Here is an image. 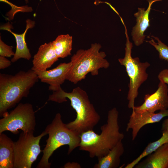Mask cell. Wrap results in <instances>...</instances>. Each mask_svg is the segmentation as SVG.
<instances>
[{"mask_svg": "<svg viewBox=\"0 0 168 168\" xmlns=\"http://www.w3.org/2000/svg\"><path fill=\"white\" fill-rule=\"evenodd\" d=\"M161 137L156 141L149 143L141 154L125 168H133L144 157L154 152L159 147L168 143V130L162 131Z\"/></svg>", "mask_w": 168, "mask_h": 168, "instance_id": "d6986e66", "label": "cell"}, {"mask_svg": "<svg viewBox=\"0 0 168 168\" xmlns=\"http://www.w3.org/2000/svg\"><path fill=\"white\" fill-rule=\"evenodd\" d=\"M71 66V62L60 63L56 67L49 70H34L40 81L49 85V90H57L66 80L68 73Z\"/></svg>", "mask_w": 168, "mask_h": 168, "instance_id": "8fae6325", "label": "cell"}, {"mask_svg": "<svg viewBox=\"0 0 168 168\" xmlns=\"http://www.w3.org/2000/svg\"><path fill=\"white\" fill-rule=\"evenodd\" d=\"M26 26L24 32L21 34H17L12 31L11 25L7 24L3 26L2 29L7 30L11 33L15 37L16 42V49L15 55L11 59L12 62L14 63L21 58L28 60L30 59L31 55L28 48L25 40V36L28 30L34 27L35 22L30 19L26 21Z\"/></svg>", "mask_w": 168, "mask_h": 168, "instance_id": "5bb4252c", "label": "cell"}, {"mask_svg": "<svg viewBox=\"0 0 168 168\" xmlns=\"http://www.w3.org/2000/svg\"><path fill=\"white\" fill-rule=\"evenodd\" d=\"M168 116V110L160 111L158 113L145 111L137 112L134 110L127 123L126 131L132 129V140H134L141 129L145 125L160 122L163 118Z\"/></svg>", "mask_w": 168, "mask_h": 168, "instance_id": "30bf717a", "label": "cell"}, {"mask_svg": "<svg viewBox=\"0 0 168 168\" xmlns=\"http://www.w3.org/2000/svg\"><path fill=\"white\" fill-rule=\"evenodd\" d=\"M124 147L122 141L119 142L106 155L97 158L98 161L94 168H117L119 166L120 157L124 152Z\"/></svg>", "mask_w": 168, "mask_h": 168, "instance_id": "e0dca14e", "label": "cell"}, {"mask_svg": "<svg viewBox=\"0 0 168 168\" xmlns=\"http://www.w3.org/2000/svg\"><path fill=\"white\" fill-rule=\"evenodd\" d=\"M151 37L154 38L157 42H156L152 38H150V36H148L147 37L150 38L151 40L146 41V42L153 46L157 51L160 59L168 62V46L162 42L158 37L153 35H151Z\"/></svg>", "mask_w": 168, "mask_h": 168, "instance_id": "ffe728a7", "label": "cell"}, {"mask_svg": "<svg viewBox=\"0 0 168 168\" xmlns=\"http://www.w3.org/2000/svg\"><path fill=\"white\" fill-rule=\"evenodd\" d=\"M119 112L113 108L108 112L107 123L100 127V134L93 130L82 133L79 149L89 153L91 158H97L107 154L124 138V135L119 131L118 123Z\"/></svg>", "mask_w": 168, "mask_h": 168, "instance_id": "7a4b0ae2", "label": "cell"}, {"mask_svg": "<svg viewBox=\"0 0 168 168\" xmlns=\"http://www.w3.org/2000/svg\"><path fill=\"white\" fill-rule=\"evenodd\" d=\"M144 100L141 105L134 106L132 110L137 112L147 111L155 113L158 110H168V87L167 84L160 81L157 90L151 94H146Z\"/></svg>", "mask_w": 168, "mask_h": 168, "instance_id": "9c48e42d", "label": "cell"}, {"mask_svg": "<svg viewBox=\"0 0 168 168\" xmlns=\"http://www.w3.org/2000/svg\"><path fill=\"white\" fill-rule=\"evenodd\" d=\"M125 30L126 41L125 54L123 58L118 61L121 65L124 66L129 78L127 99L128 107L133 109L134 107L135 99L138 95V90L141 85L147 80L148 74L146 72L150 64L147 62H141L138 57L133 58L131 56L133 44L129 40L126 27L123 21H121Z\"/></svg>", "mask_w": 168, "mask_h": 168, "instance_id": "8992f818", "label": "cell"}, {"mask_svg": "<svg viewBox=\"0 0 168 168\" xmlns=\"http://www.w3.org/2000/svg\"><path fill=\"white\" fill-rule=\"evenodd\" d=\"M11 62L5 57L0 56V69H3L9 67Z\"/></svg>", "mask_w": 168, "mask_h": 168, "instance_id": "603a6c76", "label": "cell"}, {"mask_svg": "<svg viewBox=\"0 0 168 168\" xmlns=\"http://www.w3.org/2000/svg\"><path fill=\"white\" fill-rule=\"evenodd\" d=\"M64 168H81V165L78 163L73 162H67L63 166Z\"/></svg>", "mask_w": 168, "mask_h": 168, "instance_id": "cb8c5ba5", "label": "cell"}, {"mask_svg": "<svg viewBox=\"0 0 168 168\" xmlns=\"http://www.w3.org/2000/svg\"><path fill=\"white\" fill-rule=\"evenodd\" d=\"M161 130L162 131L168 130V118L163 121Z\"/></svg>", "mask_w": 168, "mask_h": 168, "instance_id": "d4e9b609", "label": "cell"}, {"mask_svg": "<svg viewBox=\"0 0 168 168\" xmlns=\"http://www.w3.org/2000/svg\"><path fill=\"white\" fill-rule=\"evenodd\" d=\"M26 2V3H27L28 2V0H24Z\"/></svg>", "mask_w": 168, "mask_h": 168, "instance_id": "484cf974", "label": "cell"}, {"mask_svg": "<svg viewBox=\"0 0 168 168\" xmlns=\"http://www.w3.org/2000/svg\"><path fill=\"white\" fill-rule=\"evenodd\" d=\"M101 48L100 44L95 43L87 49L78 50L71 58V66L66 80L76 84L85 79L88 73L96 76L100 68H108L110 63L105 58V53L100 51Z\"/></svg>", "mask_w": 168, "mask_h": 168, "instance_id": "5b68a950", "label": "cell"}, {"mask_svg": "<svg viewBox=\"0 0 168 168\" xmlns=\"http://www.w3.org/2000/svg\"><path fill=\"white\" fill-rule=\"evenodd\" d=\"M139 162L135 168H168V143L162 145Z\"/></svg>", "mask_w": 168, "mask_h": 168, "instance_id": "9a60e30c", "label": "cell"}, {"mask_svg": "<svg viewBox=\"0 0 168 168\" xmlns=\"http://www.w3.org/2000/svg\"><path fill=\"white\" fill-rule=\"evenodd\" d=\"M69 100L71 105L76 113V119L66 124L67 127L80 136L83 132L93 130L99 122L100 117L91 102L86 92L79 87L70 92H66L60 87L49 95L48 101L62 103Z\"/></svg>", "mask_w": 168, "mask_h": 168, "instance_id": "6da1fadb", "label": "cell"}, {"mask_svg": "<svg viewBox=\"0 0 168 168\" xmlns=\"http://www.w3.org/2000/svg\"><path fill=\"white\" fill-rule=\"evenodd\" d=\"M52 42L58 58H64L71 54L72 37L69 34L60 35Z\"/></svg>", "mask_w": 168, "mask_h": 168, "instance_id": "ac0fdd59", "label": "cell"}, {"mask_svg": "<svg viewBox=\"0 0 168 168\" xmlns=\"http://www.w3.org/2000/svg\"><path fill=\"white\" fill-rule=\"evenodd\" d=\"M163 0H147L149 4L147 9L138 8V11L134 14L136 18V23L133 28L131 35L135 44L138 46L143 44L146 35L144 32L150 26L149 15L153 3Z\"/></svg>", "mask_w": 168, "mask_h": 168, "instance_id": "7c38bea8", "label": "cell"}, {"mask_svg": "<svg viewBox=\"0 0 168 168\" xmlns=\"http://www.w3.org/2000/svg\"><path fill=\"white\" fill-rule=\"evenodd\" d=\"M12 50V46H9L5 43L0 39V56L7 57H10L15 55Z\"/></svg>", "mask_w": 168, "mask_h": 168, "instance_id": "44dd1931", "label": "cell"}, {"mask_svg": "<svg viewBox=\"0 0 168 168\" xmlns=\"http://www.w3.org/2000/svg\"><path fill=\"white\" fill-rule=\"evenodd\" d=\"M44 131L48 135V137L42 151L43 156L37 168H50L51 163L49 162V158L55 151L61 146H68V154L69 155L80 146V136L67 127L66 124L63 122L61 115L59 113L56 114Z\"/></svg>", "mask_w": 168, "mask_h": 168, "instance_id": "277c9868", "label": "cell"}, {"mask_svg": "<svg viewBox=\"0 0 168 168\" xmlns=\"http://www.w3.org/2000/svg\"><path fill=\"white\" fill-rule=\"evenodd\" d=\"M58 59L52 42L41 45L32 60L33 68L41 70H46Z\"/></svg>", "mask_w": 168, "mask_h": 168, "instance_id": "4fadbf2b", "label": "cell"}, {"mask_svg": "<svg viewBox=\"0 0 168 168\" xmlns=\"http://www.w3.org/2000/svg\"><path fill=\"white\" fill-rule=\"evenodd\" d=\"M39 79L32 68L21 71L13 75L0 74V116L3 117L7 110L14 107L24 97Z\"/></svg>", "mask_w": 168, "mask_h": 168, "instance_id": "3957f363", "label": "cell"}, {"mask_svg": "<svg viewBox=\"0 0 168 168\" xmlns=\"http://www.w3.org/2000/svg\"><path fill=\"white\" fill-rule=\"evenodd\" d=\"M14 142L7 135L0 134V168H13Z\"/></svg>", "mask_w": 168, "mask_h": 168, "instance_id": "2e32d148", "label": "cell"}, {"mask_svg": "<svg viewBox=\"0 0 168 168\" xmlns=\"http://www.w3.org/2000/svg\"><path fill=\"white\" fill-rule=\"evenodd\" d=\"M36 124L32 105L20 103L0 119V134L8 131L17 134L20 130L25 133H34Z\"/></svg>", "mask_w": 168, "mask_h": 168, "instance_id": "52a82bcc", "label": "cell"}, {"mask_svg": "<svg viewBox=\"0 0 168 168\" xmlns=\"http://www.w3.org/2000/svg\"><path fill=\"white\" fill-rule=\"evenodd\" d=\"M33 133L22 132L18 139L14 142L13 168H31L41 152L40 141L47 134L44 130L37 136Z\"/></svg>", "mask_w": 168, "mask_h": 168, "instance_id": "ba28073f", "label": "cell"}, {"mask_svg": "<svg viewBox=\"0 0 168 168\" xmlns=\"http://www.w3.org/2000/svg\"><path fill=\"white\" fill-rule=\"evenodd\" d=\"M158 77L160 81L168 85V69H165L159 73Z\"/></svg>", "mask_w": 168, "mask_h": 168, "instance_id": "7402d4cb", "label": "cell"}]
</instances>
